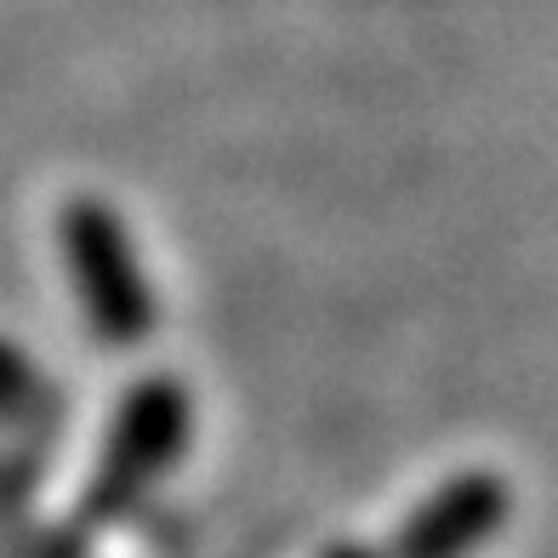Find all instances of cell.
I'll list each match as a JSON object with an SVG mask.
<instances>
[{"mask_svg":"<svg viewBox=\"0 0 558 558\" xmlns=\"http://www.w3.org/2000/svg\"><path fill=\"white\" fill-rule=\"evenodd\" d=\"M58 240H63L69 274H74V286H81L86 319L97 325V337L114 342V348L143 342L148 325H155V296L143 286V268L132 257V240H125L120 217L104 199L81 194L63 206Z\"/></svg>","mask_w":558,"mask_h":558,"instance_id":"cell-1","label":"cell"},{"mask_svg":"<svg viewBox=\"0 0 558 558\" xmlns=\"http://www.w3.org/2000/svg\"><path fill=\"white\" fill-rule=\"evenodd\" d=\"M183 439H189V393H183V383H177V376H143V383L125 393L120 416H114V434H109L104 462H97L86 513L109 519V513H120V507H132L171 468V456L183 450Z\"/></svg>","mask_w":558,"mask_h":558,"instance_id":"cell-2","label":"cell"},{"mask_svg":"<svg viewBox=\"0 0 558 558\" xmlns=\"http://www.w3.org/2000/svg\"><path fill=\"white\" fill-rule=\"evenodd\" d=\"M496 519H501V490L490 478H462L404 524L393 558H462L468 547L490 536Z\"/></svg>","mask_w":558,"mask_h":558,"instance_id":"cell-3","label":"cell"},{"mask_svg":"<svg viewBox=\"0 0 558 558\" xmlns=\"http://www.w3.org/2000/svg\"><path fill=\"white\" fill-rule=\"evenodd\" d=\"M29 388H35V371L23 365L17 348L0 342V411H17V404L29 399Z\"/></svg>","mask_w":558,"mask_h":558,"instance_id":"cell-4","label":"cell"},{"mask_svg":"<svg viewBox=\"0 0 558 558\" xmlns=\"http://www.w3.org/2000/svg\"><path fill=\"white\" fill-rule=\"evenodd\" d=\"M331 558H376V553H365V547H342V553H331Z\"/></svg>","mask_w":558,"mask_h":558,"instance_id":"cell-5","label":"cell"}]
</instances>
